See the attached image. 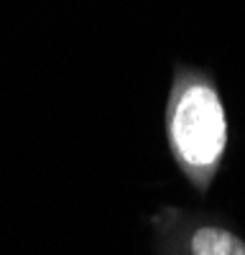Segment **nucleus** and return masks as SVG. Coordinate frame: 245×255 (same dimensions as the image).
Returning a JSON list of instances; mask_svg holds the SVG:
<instances>
[{"mask_svg": "<svg viewBox=\"0 0 245 255\" xmlns=\"http://www.w3.org/2000/svg\"><path fill=\"white\" fill-rule=\"evenodd\" d=\"M169 138L181 168L207 179L228 145V120L207 77L187 74L176 82L169 105Z\"/></svg>", "mask_w": 245, "mask_h": 255, "instance_id": "1", "label": "nucleus"}, {"mask_svg": "<svg viewBox=\"0 0 245 255\" xmlns=\"http://www.w3.org/2000/svg\"><path fill=\"white\" fill-rule=\"evenodd\" d=\"M192 255H245V243L222 227H199L192 238Z\"/></svg>", "mask_w": 245, "mask_h": 255, "instance_id": "2", "label": "nucleus"}]
</instances>
